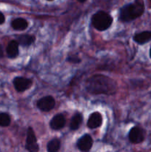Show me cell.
Here are the masks:
<instances>
[{
	"mask_svg": "<svg viewBox=\"0 0 151 152\" xmlns=\"http://www.w3.org/2000/svg\"><path fill=\"white\" fill-rule=\"evenodd\" d=\"M11 26L13 29L16 31H23L28 28V23L25 19L18 18L13 20V22H11Z\"/></svg>",
	"mask_w": 151,
	"mask_h": 152,
	"instance_id": "4fadbf2b",
	"label": "cell"
},
{
	"mask_svg": "<svg viewBox=\"0 0 151 152\" xmlns=\"http://www.w3.org/2000/svg\"><path fill=\"white\" fill-rule=\"evenodd\" d=\"M102 114L99 112H93L89 117L87 120V127L90 129H96L102 126Z\"/></svg>",
	"mask_w": 151,
	"mask_h": 152,
	"instance_id": "9c48e42d",
	"label": "cell"
},
{
	"mask_svg": "<svg viewBox=\"0 0 151 152\" xmlns=\"http://www.w3.org/2000/svg\"><path fill=\"white\" fill-rule=\"evenodd\" d=\"M25 148L28 151L30 152H37L38 151V145L37 143V140L32 128H29L28 129V132H27Z\"/></svg>",
	"mask_w": 151,
	"mask_h": 152,
	"instance_id": "5b68a950",
	"label": "cell"
},
{
	"mask_svg": "<svg viewBox=\"0 0 151 152\" xmlns=\"http://www.w3.org/2000/svg\"><path fill=\"white\" fill-rule=\"evenodd\" d=\"M113 23L112 16L105 11H99L92 17V24L98 31H105L111 26Z\"/></svg>",
	"mask_w": 151,
	"mask_h": 152,
	"instance_id": "3957f363",
	"label": "cell"
},
{
	"mask_svg": "<svg viewBox=\"0 0 151 152\" xmlns=\"http://www.w3.org/2000/svg\"><path fill=\"white\" fill-rule=\"evenodd\" d=\"M16 41L19 45L22 46H29L35 41V38L30 35L25 34V35H20L17 37Z\"/></svg>",
	"mask_w": 151,
	"mask_h": 152,
	"instance_id": "5bb4252c",
	"label": "cell"
},
{
	"mask_svg": "<svg viewBox=\"0 0 151 152\" xmlns=\"http://www.w3.org/2000/svg\"><path fill=\"white\" fill-rule=\"evenodd\" d=\"M3 55V51H2V48H1V45H0V57H1Z\"/></svg>",
	"mask_w": 151,
	"mask_h": 152,
	"instance_id": "d6986e66",
	"label": "cell"
},
{
	"mask_svg": "<svg viewBox=\"0 0 151 152\" xmlns=\"http://www.w3.org/2000/svg\"><path fill=\"white\" fill-rule=\"evenodd\" d=\"M78 1H79V2H81V3H82V2H84V1H85L86 0H78Z\"/></svg>",
	"mask_w": 151,
	"mask_h": 152,
	"instance_id": "44dd1931",
	"label": "cell"
},
{
	"mask_svg": "<svg viewBox=\"0 0 151 152\" xmlns=\"http://www.w3.org/2000/svg\"><path fill=\"white\" fill-rule=\"evenodd\" d=\"M86 88L93 94H113L116 92L117 85L113 80L102 74L92 76L86 82Z\"/></svg>",
	"mask_w": 151,
	"mask_h": 152,
	"instance_id": "6da1fadb",
	"label": "cell"
},
{
	"mask_svg": "<svg viewBox=\"0 0 151 152\" xmlns=\"http://www.w3.org/2000/svg\"><path fill=\"white\" fill-rule=\"evenodd\" d=\"M47 1H53V0H47Z\"/></svg>",
	"mask_w": 151,
	"mask_h": 152,
	"instance_id": "603a6c76",
	"label": "cell"
},
{
	"mask_svg": "<svg viewBox=\"0 0 151 152\" xmlns=\"http://www.w3.org/2000/svg\"><path fill=\"white\" fill-rule=\"evenodd\" d=\"M82 120L83 117L80 113H76L74 114L73 117L71 119L70 125L71 130H77L82 123Z\"/></svg>",
	"mask_w": 151,
	"mask_h": 152,
	"instance_id": "9a60e30c",
	"label": "cell"
},
{
	"mask_svg": "<svg viewBox=\"0 0 151 152\" xmlns=\"http://www.w3.org/2000/svg\"><path fill=\"white\" fill-rule=\"evenodd\" d=\"M7 54L9 58H16L19 54V43L17 41H10L7 47Z\"/></svg>",
	"mask_w": 151,
	"mask_h": 152,
	"instance_id": "7c38bea8",
	"label": "cell"
},
{
	"mask_svg": "<svg viewBox=\"0 0 151 152\" xmlns=\"http://www.w3.org/2000/svg\"><path fill=\"white\" fill-rule=\"evenodd\" d=\"M147 1L148 6H149V7H150L151 8V0H147Z\"/></svg>",
	"mask_w": 151,
	"mask_h": 152,
	"instance_id": "ffe728a7",
	"label": "cell"
},
{
	"mask_svg": "<svg viewBox=\"0 0 151 152\" xmlns=\"http://www.w3.org/2000/svg\"><path fill=\"white\" fill-rule=\"evenodd\" d=\"M10 123V117L6 113H0V126L7 127Z\"/></svg>",
	"mask_w": 151,
	"mask_h": 152,
	"instance_id": "e0dca14e",
	"label": "cell"
},
{
	"mask_svg": "<svg viewBox=\"0 0 151 152\" xmlns=\"http://www.w3.org/2000/svg\"><path fill=\"white\" fill-rule=\"evenodd\" d=\"M54 106L55 99L51 96H44L37 102V107L42 111H50Z\"/></svg>",
	"mask_w": 151,
	"mask_h": 152,
	"instance_id": "8992f818",
	"label": "cell"
},
{
	"mask_svg": "<svg viewBox=\"0 0 151 152\" xmlns=\"http://www.w3.org/2000/svg\"><path fill=\"white\" fill-rule=\"evenodd\" d=\"M13 85L17 91L23 92L30 88L32 86V81L30 79L18 77L13 80Z\"/></svg>",
	"mask_w": 151,
	"mask_h": 152,
	"instance_id": "52a82bcc",
	"label": "cell"
},
{
	"mask_svg": "<svg viewBox=\"0 0 151 152\" xmlns=\"http://www.w3.org/2000/svg\"><path fill=\"white\" fill-rule=\"evenodd\" d=\"M93 145V139L89 134H86L79 138L77 142V147L81 151H88Z\"/></svg>",
	"mask_w": 151,
	"mask_h": 152,
	"instance_id": "ba28073f",
	"label": "cell"
},
{
	"mask_svg": "<svg viewBox=\"0 0 151 152\" xmlns=\"http://www.w3.org/2000/svg\"><path fill=\"white\" fill-rule=\"evenodd\" d=\"M133 40L139 45H144L151 41V31H145L136 34Z\"/></svg>",
	"mask_w": 151,
	"mask_h": 152,
	"instance_id": "8fae6325",
	"label": "cell"
},
{
	"mask_svg": "<svg viewBox=\"0 0 151 152\" xmlns=\"http://www.w3.org/2000/svg\"><path fill=\"white\" fill-rule=\"evenodd\" d=\"M129 140L132 143H141L144 140L145 131L139 126H134L129 132Z\"/></svg>",
	"mask_w": 151,
	"mask_h": 152,
	"instance_id": "277c9868",
	"label": "cell"
},
{
	"mask_svg": "<svg viewBox=\"0 0 151 152\" xmlns=\"http://www.w3.org/2000/svg\"><path fill=\"white\" fill-rule=\"evenodd\" d=\"M4 20H5L4 16L3 15V13H1V12H0V25H1V24L4 23Z\"/></svg>",
	"mask_w": 151,
	"mask_h": 152,
	"instance_id": "ac0fdd59",
	"label": "cell"
},
{
	"mask_svg": "<svg viewBox=\"0 0 151 152\" xmlns=\"http://www.w3.org/2000/svg\"><path fill=\"white\" fill-rule=\"evenodd\" d=\"M66 120L63 114H59L53 117V118L50 120V126L53 130H59L62 129L65 126Z\"/></svg>",
	"mask_w": 151,
	"mask_h": 152,
	"instance_id": "30bf717a",
	"label": "cell"
},
{
	"mask_svg": "<svg viewBox=\"0 0 151 152\" xmlns=\"http://www.w3.org/2000/svg\"><path fill=\"white\" fill-rule=\"evenodd\" d=\"M61 142L59 139H53L47 143V150L48 152H56L60 149Z\"/></svg>",
	"mask_w": 151,
	"mask_h": 152,
	"instance_id": "2e32d148",
	"label": "cell"
},
{
	"mask_svg": "<svg viewBox=\"0 0 151 152\" xmlns=\"http://www.w3.org/2000/svg\"><path fill=\"white\" fill-rule=\"evenodd\" d=\"M150 57L151 58V48H150Z\"/></svg>",
	"mask_w": 151,
	"mask_h": 152,
	"instance_id": "7402d4cb",
	"label": "cell"
},
{
	"mask_svg": "<svg viewBox=\"0 0 151 152\" xmlns=\"http://www.w3.org/2000/svg\"><path fill=\"white\" fill-rule=\"evenodd\" d=\"M144 0H135L134 2L126 4L120 10L119 19L121 22H131L142 16L144 13Z\"/></svg>",
	"mask_w": 151,
	"mask_h": 152,
	"instance_id": "7a4b0ae2",
	"label": "cell"
}]
</instances>
